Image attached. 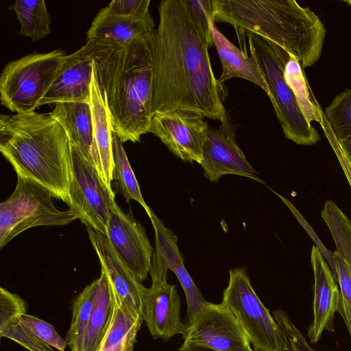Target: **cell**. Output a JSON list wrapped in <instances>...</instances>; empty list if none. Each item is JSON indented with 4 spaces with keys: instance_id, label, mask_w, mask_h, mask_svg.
<instances>
[{
    "instance_id": "obj_1",
    "label": "cell",
    "mask_w": 351,
    "mask_h": 351,
    "mask_svg": "<svg viewBox=\"0 0 351 351\" xmlns=\"http://www.w3.org/2000/svg\"><path fill=\"white\" fill-rule=\"evenodd\" d=\"M158 13L159 24L151 38L152 117L182 110L221 122L228 117L223 106L227 91L213 71L212 44L186 0L161 1Z\"/></svg>"
},
{
    "instance_id": "obj_2",
    "label": "cell",
    "mask_w": 351,
    "mask_h": 351,
    "mask_svg": "<svg viewBox=\"0 0 351 351\" xmlns=\"http://www.w3.org/2000/svg\"><path fill=\"white\" fill-rule=\"evenodd\" d=\"M153 34L121 48L93 41L95 78L106 100L113 132L122 143L138 142L149 131Z\"/></svg>"
},
{
    "instance_id": "obj_3",
    "label": "cell",
    "mask_w": 351,
    "mask_h": 351,
    "mask_svg": "<svg viewBox=\"0 0 351 351\" xmlns=\"http://www.w3.org/2000/svg\"><path fill=\"white\" fill-rule=\"evenodd\" d=\"M0 151L17 174L69 204L72 148L62 125L49 113L1 115Z\"/></svg>"
},
{
    "instance_id": "obj_4",
    "label": "cell",
    "mask_w": 351,
    "mask_h": 351,
    "mask_svg": "<svg viewBox=\"0 0 351 351\" xmlns=\"http://www.w3.org/2000/svg\"><path fill=\"white\" fill-rule=\"evenodd\" d=\"M215 22L261 36L294 56L302 68L320 58L326 28L308 7L293 0H213Z\"/></svg>"
},
{
    "instance_id": "obj_5",
    "label": "cell",
    "mask_w": 351,
    "mask_h": 351,
    "mask_svg": "<svg viewBox=\"0 0 351 351\" xmlns=\"http://www.w3.org/2000/svg\"><path fill=\"white\" fill-rule=\"evenodd\" d=\"M66 54L61 49L10 61L0 76L1 104L16 114L34 112L51 87Z\"/></svg>"
},
{
    "instance_id": "obj_6",
    "label": "cell",
    "mask_w": 351,
    "mask_h": 351,
    "mask_svg": "<svg viewBox=\"0 0 351 351\" xmlns=\"http://www.w3.org/2000/svg\"><path fill=\"white\" fill-rule=\"evenodd\" d=\"M222 302L232 311L255 351H289L287 338L258 298L245 267L230 269Z\"/></svg>"
},
{
    "instance_id": "obj_7",
    "label": "cell",
    "mask_w": 351,
    "mask_h": 351,
    "mask_svg": "<svg viewBox=\"0 0 351 351\" xmlns=\"http://www.w3.org/2000/svg\"><path fill=\"white\" fill-rule=\"evenodd\" d=\"M246 34L250 52L258 60L285 136L299 145L316 144L319 141V134L304 116L287 84L283 64L267 40L254 34Z\"/></svg>"
},
{
    "instance_id": "obj_8",
    "label": "cell",
    "mask_w": 351,
    "mask_h": 351,
    "mask_svg": "<svg viewBox=\"0 0 351 351\" xmlns=\"http://www.w3.org/2000/svg\"><path fill=\"white\" fill-rule=\"evenodd\" d=\"M11 195L0 204V248L23 231L40 226L66 225L77 216L69 208L58 209L49 191L17 176Z\"/></svg>"
},
{
    "instance_id": "obj_9",
    "label": "cell",
    "mask_w": 351,
    "mask_h": 351,
    "mask_svg": "<svg viewBox=\"0 0 351 351\" xmlns=\"http://www.w3.org/2000/svg\"><path fill=\"white\" fill-rule=\"evenodd\" d=\"M72 148L69 209L85 226L106 235L115 194L96 167L75 147Z\"/></svg>"
},
{
    "instance_id": "obj_10",
    "label": "cell",
    "mask_w": 351,
    "mask_h": 351,
    "mask_svg": "<svg viewBox=\"0 0 351 351\" xmlns=\"http://www.w3.org/2000/svg\"><path fill=\"white\" fill-rule=\"evenodd\" d=\"M184 325L183 345L215 351H255L235 316L223 302H207Z\"/></svg>"
},
{
    "instance_id": "obj_11",
    "label": "cell",
    "mask_w": 351,
    "mask_h": 351,
    "mask_svg": "<svg viewBox=\"0 0 351 351\" xmlns=\"http://www.w3.org/2000/svg\"><path fill=\"white\" fill-rule=\"evenodd\" d=\"M204 118L193 112L175 110L153 114L149 132L181 160L199 164L208 126Z\"/></svg>"
},
{
    "instance_id": "obj_12",
    "label": "cell",
    "mask_w": 351,
    "mask_h": 351,
    "mask_svg": "<svg viewBox=\"0 0 351 351\" xmlns=\"http://www.w3.org/2000/svg\"><path fill=\"white\" fill-rule=\"evenodd\" d=\"M199 165L204 177L212 182H217L224 175L234 174L264 183L238 145L228 117L221 122L219 128H208Z\"/></svg>"
},
{
    "instance_id": "obj_13",
    "label": "cell",
    "mask_w": 351,
    "mask_h": 351,
    "mask_svg": "<svg viewBox=\"0 0 351 351\" xmlns=\"http://www.w3.org/2000/svg\"><path fill=\"white\" fill-rule=\"evenodd\" d=\"M106 236L119 257L142 283L147 278L154 254L145 228L131 212L125 213L116 204Z\"/></svg>"
},
{
    "instance_id": "obj_14",
    "label": "cell",
    "mask_w": 351,
    "mask_h": 351,
    "mask_svg": "<svg viewBox=\"0 0 351 351\" xmlns=\"http://www.w3.org/2000/svg\"><path fill=\"white\" fill-rule=\"evenodd\" d=\"M95 47L92 40H87L78 50L66 55L39 106L58 102H90Z\"/></svg>"
},
{
    "instance_id": "obj_15",
    "label": "cell",
    "mask_w": 351,
    "mask_h": 351,
    "mask_svg": "<svg viewBox=\"0 0 351 351\" xmlns=\"http://www.w3.org/2000/svg\"><path fill=\"white\" fill-rule=\"evenodd\" d=\"M180 308L176 285L164 281L152 283L149 288L143 287L142 316L154 339L167 341L177 334H182L185 325L180 319Z\"/></svg>"
},
{
    "instance_id": "obj_16",
    "label": "cell",
    "mask_w": 351,
    "mask_h": 351,
    "mask_svg": "<svg viewBox=\"0 0 351 351\" xmlns=\"http://www.w3.org/2000/svg\"><path fill=\"white\" fill-rule=\"evenodd\" d=\"M311 262L314 273L313 320L308 337L315 343L324 331L334 330L335 315L341 313V301L336 278L317 246L312 247Z\"/></svg>"
},
{
    "instance_id": "obj_17",
    "label": "cell",
    "mask_w": 351,
    "mask_h": 351,
    "mask_svg": "<svg viewBox=\"0 0 351 351\" xmlns=\"http://www.w3.org/2000/svg\"><path fill=\"white\" fill-rule=\"evenodd\" d=\"M154 23L146 13L123 16L101 8L87 31V40L114 47H125L135 40L150 37L154 32Z\"/></svg>"
},
{
    "instance_id": "obj_18",
    "label": "cell",
    "mask_w": 351,
    "mask_h": 351,
    "mask_svg": "<svg viewBox=\"0 0 351 351\" xmlns=\"http://www.w3.org/2000/svg\"><path fill=\"white\" fill-rule=\"evenodd\" d=\"M86 228L101 267L106 271L117 297L132 310L142 315L141 293L144 286L119 257L107 236L93 228Z\"/></svg>"
},
{
    "instance_id": "obj_19",
    "label": "cell",
    "mask_w": 351,
    "mask_h": 351,
    "mask_svg": "<svg viewBox=\"0 0 351 351\" xmlns=\"http://www.w3.org/2000/svg\"><path fill=\"white\" fill-rule=\"evenodd\" d=\"M93 121V164L106 184L112 181V125L106 100L100 92L94 75L90 99Z\"/></svg>"
},
{
    "instance_id": "obj_20",
    "label": "cell",
    "mask_w": 351,
    "mask_h": 351,
    "mask_svg": "<svg viewBox=\"0 0 351 351\" xmlns=\"http://www.w3.org/2000/svg\"><path fill=\"white\" fill-rule=\"evenodd\" d=\"M210 29L223 69L218 80L223 83L230 78H242L258 86L268 95L267 85L254 54L250 52L248 56L244 53L219 31L214 22L210 23Z\"/></svg>"
},
{
    "instance_id": "obj_21",
    "label": "cell",
    "mask_w": 351,
    "mask_h": 351,
    "mask_svg": "<svg viewBox=\"0 0 351 351\" xmlns=\"http://www.w3.org/2000/svg\"><path fill=\"white\" fill-rule=\"evenodd\" d=\"M49 114L62 125L71 145L93 164V121L90 102H58L55 104Z\"/></svg>"
},
{
    "instance_id": "obj_22",
    "label": "cell",
    "mask_w": 351,
    "mask_h": 351,
    "mask_svg": "<svg viewBox=\"0 0 351 351\" xmlns=\"http://www.w3.org/2000/svg\"><path fill=\"white\" fill-rule=\"evenodd\" d=\"M155 231V249L149 274L152 283L167 281V271L184 265V257L178 246V237L166 228L151 210L148 215Z\"/></svg>"
},
{
    "instance_id": "obj_23",
    "label": "cell",
    "mask_w": 351,
    "mask_h": 351,
    "mask_svg": "<svg viewBox=\"0 0 351 351\" xmlns=\"http://www.w3.org/2000/svg\"><path fill=\"white\" fill-rule=\"evenodd\" d=\"M274 52L284 65L285 80L292 90L298 106L309 123L321 124L324 112L322 110L298 60L280 47L271 45Z\"/></svg>"
},
{
    "instance_id": "obj_24",
    "label": "cell",
    "mask_w": 351,
    "mask_h": 351,
    "mask_svg": "<svg viewBox=\"0 0 351 351\" xmlns=\"http://www.w3.org/2000/svg\"><path fill=\"white\" fill-rule=\"evenodd\" d=\"M96 298L84 339V351H97L110 324L114 309V290L101 267Z\"/></svg>"
},
{
    "instance_id": "obj_25",
    "label": "cell",
    "mask_w": 351,
    "mask_h": 351,
    "mask_svg": "<svg viewBox=\"0 0 351 351\" xmlns=\"http://www.w3.org/2000/svg\"><path fill=\"white\" fill-rule=\"evenodd\" d=\"M143 322V316L121 302L114 291L112 316L97 350L119 346L124 343H136Z\"/></svg>"
},
{
    "instance_id": "obj_26",
    "label": "cell",
    "mask_w": 351,
    "mask_h": 351,
    "mask_svg": "<svg viewBox=\"0 0 351 351\" xmlns=\"http://www.w3.org/2000/svg\"><path fill=\"white\" fill-rule=\"evenodd\" d=\"M8 9L14 12L21 24L19 34L38 41L50 34L51 17L44 0H16Z\"/></svg>"
},
{
    "instance_id": "obj_27",
    "label": "cell",
    "mask_w": 351,
    "mask_h": 351,
    "mask_svg": "<svg viewBox=\"0 0 351 351\" xmlns=\"http://www.w3.org/2000/svg\"><path fill=\"white\" fill-rule=\"evenodd\" d=\"M113 168L112 180L115 190L124 197L125 202L135 200L145 210L147 215L151 208L146 204L140 190L138 181L128 161L121 138L113 132L112 134Z\"/></svg>"
},
{
    "instance_id": "obj_28",
    "label": "cell",
    "mask_w": 351,
    "mask_h": 351,
    "mask_svg": "<svg viewBox=\"0 0 351 351\" xmlns=\"http://www.w3.org/2000/svg\"><path fill=\"white\" fill-rule=\"evenodd\" d=\"M98 286L99 280H95L86 285L73 302L71 322L65 339L71 351H84L85 336Z\"/></svg>"
},
{
    "instance_id": "obj_29",
    "label": "cell",
    "mask_w": 351,
    "mask_h": 351,
    "mask_svg": "<svg viewBox=\"0 0 351 351\" xmlns=\"http://www.w3.org/2000/svg\"><path fill=\"white\" fill-rule=\"evenodd\" d=\"M321 215L331 233L336 252L346 262L351 272V221L330 200L325 203Z\"/></svg>"
},
{
    "instance_id": "obj_30",
    "label": "cell",
    "mask_w": 351,
    "mask_h": 351,
    "mask_svg": "<svg viewBox=\"0 0 351 351\" xmlns=\"http://www.w3.org/2000/svg\"><path fill=\"white\" fill-rule=\"evenodd\" d=\"M324 114L338 141L351 136V88L337 95Z\"/></svg>"
},
{
    "instance_id": "obj_31",
    "label": "cell",
    "mask_w": 351,
    "mask_h": 351,
    "mask_svg": "<svg viewBox=\"0 0 351 351\" xmlns=\"http://www.w3.org/2000/svg\"><path fill=\"white\" fill-rule=\"evenodd\" d=\"M0 337L14 341L29 351H56L25 325L21 317L13 319L0 329Z\"/></svg>"
},
{
    "instance_id": "obj_32",
    "label": "cell",
    "mask_w": 351,
    "mask_h": 351,
    "mask_svg": "<svg viewBox=\"0 0 351 351\" xmlns=\"http://www.w3.org/2000/svg\"><path fill=\"white\" fill-rule=\"evenodd\" d=\"M333 274L339 285L341 316L351 337V272L343 258L335 251L333 254Z\"/></svg>"
},
{
    "instance_id": "obj_33",
    "label": "cell",
    "mask_w": 351,
    "mask_h": 351,
    "mask_svg": "<svg viewBox=\"0 0 351 351\" xmlns=\"http://www.w3.org/2000/svg\"><path fill=\"white\" fill-rule=\"evenodd\" d=\"M186 299V314L184 324L188 323L196 312L201 308L207 301L202 296L191 276L186 271L184 265L177 267L173 269Z\"/></svg>"
},
{
    "instance_id": "obj_34",
    "label": "cell",
    "mask_w": 351,
    "mask_h": 351,
    "mask_svg": "<svg viewBox=\"0 0 351 351\" xmlns=\"http://www.w3.org/2000/svg\"><path fill=\"white\" fill-rule=\"evenodd\" d=\"M21 320L48 345L59 351H65L68 346L66 339L60 337L51 324L27 313L22 315Z\"/></svg>"
},
{
    "instance_id": "obj_35",
    "label": "cell",
    "mask_w": 351,
    "mask_h": 351,
    "mask_svg": "<svg viewBox=\"0 0 351 351\" xmlns=\"http://www.w3.org/2000/svg\"><path fill=\"white\" fill-rule=\"evenodd\" d=\"M27 304L19 295L0 288V329L27 313Z\"/></svg>"
},
{
    "instance_id": "obj_36",
    "label": "cell",
    "mask_w": 351,
    "mask_h": 351,
    "mask_svg": "<svg viewBox=\"0 0 351 351\" xmlns=\"http://www.w3.org/2000/svg\"><path fill=\"white\" fill-rule=\"evenodd\" d=\"M274 317L283 330L291 351H315L307 343L302 332L289 319L286 312L281 309L273 311Z\"/></svg>"
},
{
    "instance_id": "obj_37",
    "label": "cell",
    "mask_w": 351,
    "mask_h": 351,
    "mask_svg": "<svg viewBox=\"0 0 351 351\" xmlns=\"http://www.w3.org/2000/svg\"><path fill=\"white\" fill-rule=\"evenodd\" d=\"M191 12L199 28L213 45L210 29V23L214 22L212 17V1L186 0Z\"/></svg>"
},
{
    "instance_id": "obj_38",
    "label": "cell",
    "mask_w": 351,
    "mask_h": 351,
    "mask_svg": "<svg viewBox=\"0 0 351 351\" xmlns=\"http://www.w3.org/2000/svg\"><path fill=\"white\" fill-rule=\"evenodd\" d=\"M149 0H114L106 6L113 14L123 16H132L149 11Z\"/></svg>"
},
{
    "instance_id": "obj_39",
    "label": "cell",
    "mask_w": 351,
    "mask_h": 351,
    "mask_svg": "<svg viewBox=\"0 0 351 351\" xmlns=\"http://www.w3.org/2000/svg\"><path fill=\"white\" fill-rule=\"evenodd\" d=\"M327 139L328 140L338 160L343 171L346 178L347 179L351 187V164L348 160L344 152L343 151L338 140L333 134L331 128L327 121L324 119L321 125Z\"/></svg>"
},
{
    "instance_id": "obj_40",
    "label": "cell",
    "mask_w": 351,
    "mask_h": 351,
    "mask_svg": "<svg viewBox=\"0 0 351 351\" xmlns=\"http://www.w3.org/2000/svg\"><path fill=\"white\" fill-rule=\"evenodd\" d=\"M348 160L351 164V136L338 141Z\"/></svg>"
},
{
    "instance_id": "obj_41",
    "label": "cell",
    "mask_w": 351,
    "mask_h": 351,
    "mask_svg": "<svg viewBox=\"0 0 351 351\" xmlns=\"http://www.w3.org/2000/svg\"><path fill=\"white\" fill-rule=\"evenodd\" d=\"M134 344L135 343H124L119 346L103 350L101 351H133Z\"/></svg>"
},
{
    "instance_id": "obj_42",
    "label": "cell",
    "mask_w": 351,
    "mask_h": 351,
    "mask_svg": "<svg viewBox=\"0 0 351 351\" xmlns=\"http://www.w3.org/2000/svg\"><path fill=\"white\" fill-rule=\"evenodd\" d=\"M177 351H215L213 350L207 348H202V347H195V346H185L182 345Z\"/></svg>"
},
{
    "instance_id": "obj_43",
    "label": "cell",
    "mask_w": 351,
    "mask_h": 351,
    "mask_svg": "<svg viewBox=\"0 0 351 351\" xmlns=\"http://www.w3.org/2000/svg\"><path fill=\"white\" fill-rule=\"evenodd\" d=\"M342 1L348 4L349 5H351V0H343Z\"/></svg>"
}]
</instances>
